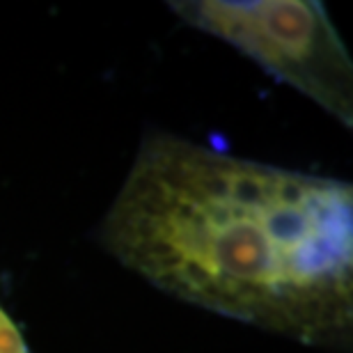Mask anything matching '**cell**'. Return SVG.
Listing matches in <instances>:
<instances>
[{
  "instance_id": "1",
  "label": "cell",
  "mask_w": 353,
  "mask_h": 353,
  "mask_svg": "<svg viewBox=\"0 0 353 353\" xmlns=\"http://www.w3.org/2000/svg\"><path fill=\"white\" fill-rule=\"evenodd\" d=\"M99 236L176 301L303 347L351 349V181L159 131L140 143Z\"/></svg>"
},
{
  "instance_id": "2",
  "label": "cell",
  "mask_w": 353,
  "mask_h": 353,
  "mask_svg": "<svg viewBox=\"0 0 353 353\" xmlns=\"http://www.w3.org/2000/svg\"><path fill=\"white\" fill-rule=\"evenodd\" d=\"M183 23L234 46L273 79L353 126V62L316 0H179Z\"/></svg>"
},
{
  "instance_id": "3",
  "label": "cell",
  "mask_w": 353,
  "mask_h": 353,
  "mask_svg": "<svg viewBox=\"0 0 353 353\" xmlns=\"http://www.w3.org/2000/svg\"><path fill=\"white\" fill-rule=\"evenodd\" d=\"M0 353H32L28 349L26 337L21 335L19 326L0 305Z\"/></svg>"
}]
</instances>
